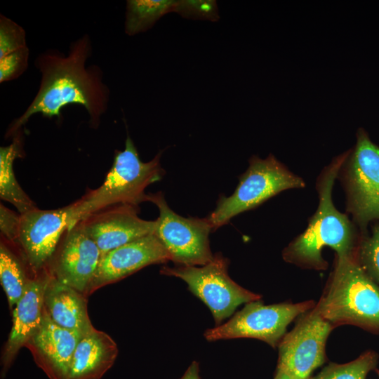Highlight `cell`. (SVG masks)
I'll use <instances>...</instances> for the list:
<instances>
[{
	"label": "cell",
	"instance_id": "484cf974",
	"mask_svg": "<svg viewBox=\"0 0 379 379\" xmlns=\"http://www.w3.org/2000/svg\"><path fill=\"white\" fill-rule=\"evenodd\" d=\"M28 55L26 46L0 58V82L18 77L27 67Z\"/></svg>",
	"mask_w": 379,
	"mask_h": 379
},
{
	"label": "cell",
	"instance_id": "9a60e30c",
	"mask_svg": "<svg viewBox=\"0 0 379 379\" xmlns=\"http://www.w3.org/2000/svg\"><path fill=\"white\" fill-rule=\"evenodd\" d=\"M84 335L58 326L44 305L41 326L25 347L49 379H67L74 350Z\"/></svg>",
	"mask_w": 379,
	"mask_h": 379
},
{
	"label": "cell",
	"instance_id": "8fae6325",
	"mask_svg": "<svg viewBox=\"0 0 379 379\" xmlns=\"http://www.w3.org/2000/svg\"><path fill=\"white\" fill-rule=\"evenodd\" d=\"M20 215L18 245L36 275L48 267L59 241L72 226L71 207L68 205L54 210L36 208Z\"/></svg>",
	"mask_w": 379,
	"mask_h": 379
},
{
	"label": "cell",
	"instance_id": "e0dca14e",
	"mask_svg": "<svg viewBox=\"0 0 379 379\" xmlns=\"http://www.w3.org/2000/svg\"><path fill=\"white\" fill-rule=\"evenodd\" d=\"M44 303L48 314L58 326L83 334L94 328L88 317L86 296L58 281L51 273Z\"/></svg>",
	"mask_w": 379,
	"mask_h": 379
},
{
	"label": "cell",
	"instance_id": "5bb4252c",
	"mask_svg": "<svg viewBox=\"0 0 379 379\" xmlns=\"http://www.w3.org/2000/svg\"><path fill=\"white\" fill-rule=\"evenodd\" d=\"M170 260L169 253L154 233L127 243L101 257L88 295L147 265Z\"/></svg>",
	"mask_w": 379,
	"mask_h": 379
},
{
	"label": "cell",
	"instance_id": "44dd1931",
	"mask_svg": "<svg viewBox=\"0 0 379 379\" xmlns=\"http://www.w3.org/2000/svg\"><path fill=\"white\" fill-rule=\"evenodd\" d=\"M0 279L12 310L23 295L31 279L20 258L3 241L0 246Z\"/></svg>",
	"mask_w": 379,
	"mask_h": 379
},
{
	"label": "cell",
	"instance_id": "4fadbf2b",
	"mask_svg": "<svg viewBox=\"0 0 379 379\" xmlns=\"http://www.w3.org/2000/svg\"><path fill=\"white\" fill-rule=\"evenodd\" d=\"M139 212L137 206L114 205L91 213L79 222L97 244L102 257L117 247L154 233L156 220H143Z\"/></svg>",
	"mask_w": 379,
	"mask_h": 379
},
{
	"label": "cell",
	"instance_id": "ac0fdd59",
	"mask_svg": "<svg viewBox=\"0 0 379 379\" xmlns=\"http://www.w3.org/2000/svg\"><path fill=\"white\" fill-rule=\"evenodd\" d=\"M118 352L111 336L94 328L79 341L67 379H100L114 364Z\"/></svg>",
	"mask_w": 379,
	"mask_h": 379
},
{
	"label": "cell",
	"instance_id": "7402d4cb",
	"mask_svg": "<svg viewBox=\"0 0 379 379\" xmlns=\"http://www.w3.org/2000/svg\"><path fill=\"white\" fill-rule=\"evenodd\" d=\"M377 361L375 352H366L346 364H329L318 375L309 379H366L368 373L375 368Z\"/></svg>",
	"mask_w": 379,
	"mask_h": 379
},
{
	"label": "cell",
	"instance_id": "603a6c76",
	"mask_svg": "<svg viewBox=\"0 0 379 379\" xmlns=\"http://www.w3.org/2000/svg\"><path fill=\"white\" fill-rule=\"evenodd\" d=\"M172 12L191 20L215 22L220 18L214 0H175Z\"/></svg>",
	"mask_w": 379,
	"mask_h": 379
},
{
	"label": "cell",
	"instance_id": "d6986e66",
	"mask_svg": "<svg viewBox=\"0 0 379 379\" xmlns=\"http://www.w3.org/2000/svg\"><path fill=\"white\" fill-rule=\"evenodd\" d=\"M19 156L20 142L17 140L8 146L0 148V197L13 204L20 214H23L37 207L16 180L13 162Z\"/></svg>",
	"mask_w": 379,
	"mask_h": 379
},
{
	"label": "cell",
	"instance_id": "3957f363",
	"mask_svg": "<svg viewBox=\"0 0 379 379\" xmlns=\"http://www.w3.org/2000/svg\"><path fill=\"white\" fill-rule=\"evenodd\" d=\"M316 307L335 327L353 325L379 333V286L361 266L357 254L336 257Z\"/></svg>",
	"mask_w": 379,
	"mask_h": 379
},
{
	"label": "cell",
	"instance_id": "8992f818",
	"mask_svg": "<svg viewBox=\"0 0 379 379\" xmlns=\"http://www.w3.org/2000/svg\"><path fill=\"white\" fill-rule=\"evenodd\" d=\"M228 259L218 253L204 265L164 267L161 272L183 280L188 289L208 307L215 326H219L241 304L261 299L260 295L233 281L228 274Z\"/></svg>",
	"mask_w": 379,
	"mask_h": 379
},
{
	"label": "cell",
	"instance_id": "f546056e",
	"mask_svg": "<svg viewBox=\"0 0 379 379\" xmlns=\"http://www.w3.org/2000/svg\"><path fill=\"white\" fill-rule=\"evenodd\" d=\"M378 375H379V371H378Z\"/></svg>",
	"mask_w": 379,
	"mask_h": 379
},
{
	"label": "cell",
	"instance_id": "4316f807",
	"mask_svg": "<svg viewBox=\"0 0 379 379\" xmlns=\"http://www.w3.org/2000/svg\"><path fill=\"white\" fill-rule=\"evenodd\" d=\"M20 215L5 207L0 206V228L1 234L11 243L18 244Z\"/></svg>",
	"mask_w": 379,
	"mask_h": 379
},
{
	"label": "cell",
	"instance_id": "ffe728a7",
	"mask_svg": "<svg viewBox=\"0 0 379 379\" xmlns=\"http://www.w3.org/2000/svg\"><path fill=\"white\" fill-rule=\"evenodd\" d=\"M175 0H128L125 32L135 35L151 28L163 15L172 12Z\"/></svg>",
	"mask_w": 379,
	"mask_h": 379
},
{
	"label": "cell",
	"instance_id": "d4e9b609",
	"mask_svg": "<svg viewBox=\"0 0 379 379\" xmlns=\"http://www.w3.org/2000/svg\"><path fill=\"white\" fill-rule=\"evenodd\" d=\"M26 46L25 30L11 20L1 15L0 58Z\"/></svg>",
	"mask_w": 379,
	"mask_h": 379
},
{
	"label": "cell",
	"instance_id": "cb8c5ba5",
	"mask_svg": "<svg viewBox=\"0 0 379 379\" xmlns=\"http://www.w3.org/2000/svg\"><path fill=\"white\" fill-rule=\"evenodd\" d=\"M357 258L368 275L379 283V226L358 246Z\"/></svg>",
	"mask_w": 379,
	"mask_h": 379
},
{
	"label": "cell",
	"instance_id": "30bf717a",
	"mask_svg": "<svg viewBox=\"0 0 379 379\" xmlns=\"http://www.w3.org/2000/svg\"><path fill=\"white\" fill-rule=\"evenodd\" d=\"M334 328L315 305L300 316L293 330L281 340L277 368L297 379H309L313 371L326 361V340Z\"/></svg>",
	"mask_w": 379,
	"mask_h": 379
},
{
	"label": "cell",
	"instance_id": "5b68a950",
	"mask_svg": "<svg viewBox=\"0 0 379 379\" xmlns=\"http://www.w3.org/2000/svg\"><path fill=\"white\" fill-rule=\"evenodd\" d=\"M305 186V181L274 155L264 159L254 155L233 194L220 195L215 208L206 218L215 230L238 214L258 206L284 190Z\"/></svg>",
	"mask_w": 379,
	"mask_h": 379
},
{
	"label": "cell",
	"instance_id": "ba28073f",
	"mask_svg": "<svg viewBox=\"0 0 379 379\" xmlns=\"http://www.w3.org/2000/svg\"><path fill=\"white\" fill-rule=\"evenodd\" d=\"M147 201L159 212L154 234L164 246L176 265L201 266L213 258L209 234L213 227L207 218H185L168 205L161 192L149 194Z\"/></svg>",
	"mask_w": 379,
	"mask_h": 379
},
{
	"label": "cell",
	"instance_id": "9c48e42d",
	"mask_svg": "<svg viewBox=\"0 0 379 379\" xmlns=\"http://www.w3.org/2000/svg\"><path fill=\"white\" fill-rule=\"evenodd\" d=\"M347 211L362 227L379 220V147L359 129L344 164Z\"/></svg>",
	"mask_w": 379,
	"mask_h": 379
},
{
	"label": "cell",
	"instance_id": "277c9868",
	"mask_svg": "<svg viewBox=\"0 0 379 379\" xmlns=\"http://www.w3.org/2000/svg\"><path fill=\"white\" fill-rule=\"evenodd\" d=\"M161 153L149 161H142L128 135L124 149L115 151L113 164L103 183L95 190H88L80 199L69 204L72 226L107 207L119 204L139 206L147 201L146 188L159 181L165 173L160 162Z\"/></svg>",
	"mask_w": 379,
	"mask_h": 379
},
{
	"label": "cell",
	"instance_id": "2e32d148",
	"mask_svg": "<svg viewBox=\"0 0 379 379\" xmlns=\"http://www.w3.org/2000/svg\"><path fill=\"white\" fill-rule=\"evenodd\" d=\"M51 272L47 267L31 279L13 311V324L1 355V373L4 378L19 350L41 326L44 291Z\"/></svg>",
	"mask_w": 379,
	"mask_h": 379
},
{
	"label": "cell",
	"instance_id": "6da1fadb",
	"mask_svg": "<svg viewBox=\"0 0 379 379\" xmlns=\"http://www.w3.org/2000/svg\"><path fill=\"white\" fill-rule=\"evenodd\" d=\"M91 51L89 37L84 36L72 44L67 56L51 51L37 58L36 66L41 73L39 89L25 113L11 126L8 135L14 134L36 113L60 119L61 110L68 105H82L90 116L91 126H98L109 93L99 68L85 67Z\"/></svg>",
	"mask_w": 379,
	"mask_h": 379
},
{
	"label": "cell",
	"instance_id": "7c38bea8",
	"mask_svg": "<svg viewBox=\"0 0 379 379\" xmlns=\"http://www.w3.org/2000/svg\"><path fill=\"white\" fill-rule=\"evenodd\" d=\"M62 239L48 269L58 281L87 297L100 251L79 222L67 230Z\"/></svg>",
	"mask_w": 379,
	"mask_h": 379
},
{
	"label": "cell",
	"instance_id": "83f0119b",
	"mask_svg": "<svg viewBox=\"0 0 379 379\" xmlns=\"http://www.w3.org/2000/svg\"><path fill=\"white\" fill-rule=\"evenodd\" d=\"M180 379H200L199 363L192 361Z\"/></svg>",
	"mask_w": 379,
	"mask_h": 379
},
{
	"label": "cell",
	"instance_id": "52a82bcc",
	"mask_svg": "<svg viewBox=\"0 0 379 379\" xmlns=\"http://www.w3.org/2000/svg\"><path fill=\"white\" fill-rule=\"evenodd\" d=\"M313 300L265 305L259 300L246 304L227 322L206 330L208 341L255 338L277 347L288 324L315 306Z\"/></svg>",
	"mask_w": 379,
	"mask_h": 379
},
{
	"label": "cell",
	"instance_id": "f1b7e54d",
	"mask_svg": "<svg viewBox=\"0 0 379 379\" xmlns=\"http://www.w3.org/2000/svg\"><path fill=\"white\" fill-rule=\"evenodd\" d=\"M274 379H297V378L293 377L292 375H291L288 372L279 368H277Z\"/></svg>",
	"mask_w": 379,
	"mask_h": 379
},
{
	"label": "cell",
	"instance_id": "7a4b0ae2",
	"mask_svg": "<svg viewBox=\"0 0 379 379\" xmlns=\"http://www.w3.org/2000/svg\"><path fill=\"white\" fill-rule=\"evenodd\" d=\"M349 154L347 151L335 157L321 173L317 183L318 208L307 229L284 250L282 255L286 262L321 270L327 267L321 255L324 247L332 248L337 258L357 254L354 225L345 214L335 208L332 200L335 180Z\"/></svg>",
	"mask_w": 379,
	"mask_h": 379
}]
</instances>
